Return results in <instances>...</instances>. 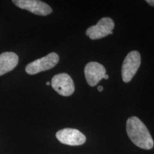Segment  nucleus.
<instances>
[{"instance_id": "1", "label": "nucleus", "mask_w": 154, "mask_h": 154, "mask_svg": "<svg viewBox=\"0 0 154 154\" xmlns=\"http://www.w3.org/2000/svg\"><path fill=\"white\" fill-rule=\"evenodd\" d=\"M126 132L131 140L145 150L153 149L154 142L146 125L138 117H130L126 121Z\"/></svg>"}, {"instance_id": "8", "label": "nucleus", "mask_w": 154, "mask_h": 154, "mask_svg": "<svg viewBox=\"0 0 154 154\" xmlns=\"http://www.w3.org/2000/svg\"><path fill=\"white\" fill-rule=\"evenodd\" d=\"M86 80L88 85L95 86L102 79L104 78L106 74L105 67L101 63L91 61L86 65L84 69Z\"/></svg>"}, {"instance_id": "13", "label": "nucleus", "mask_w": 154, "mask_h": 154, "mask_svg": "<svg viewBox=\"0 0 154 154\" xmlns=\"http://www.w3.org/2000/svg\"><path fill=\"white\" fill-rule=\"evenodd\" d=\"M46 84H47V86H49V85H50V84H51V83H50V82H47V83H46Z\"/></svg>"}, {"instance_id": "7", "label": "nucleus", "mask_w": 154, "mask_h": 154, "mask_svg": "<svg viewBox=\"0 0 154 154\" xmlns=\"http://www.w3.org/2000/svg\"><path fill=\"white\" fill-rule=\"evenodd\" d=\"M61 143L69 146H81L86 142V138L82 132L74 128H63L56 134Z\"/></svg>"}, {"instance_id": "2", "label": "nucleus", "mask_w": 154, "mask_h": 154, "mask_svg": "<svg viewBox=\"0 0 154 154\" xmlns=\"http://www.w3.org/2000/svg\"><path fill=\"white\" fill-rule=\"evenodd\" d=\"M59 61V57L57 53H50L45 57L29 63L26 66L25 70L27 74L34 75L52 69L57 64Z\"/></svg>"}, {"instance_id": "5", "label": "nucleus", "mask_w": 154, "mask_h": 154, "mask_svg": "<svg viewBox=\"0 0 154 154\" xmlns=\"http://www.w3.org/2000/svg\"><path fill=\"white\" fill-rule=\"evenodd\" d=\"M51 84L58 94L63 96H71L75 90L74 81L66 73L55 75L51 79Z\"/></svg>"}, {"instance_id": "10", "label": "nucleus", "mask_w": 154, "mask_h": 154, "mask_svg": "<svg viewBox=\"0 0 154 154\" xmlns=\"http://www.w3.org/2000/svg\"><path fill=\"white\" fill-rule=\"evenodd\" d=\"M146 2L149 4V5L152 6V7H154V0H147Z\"/></svg>"}, {"instance_id": "4", "label": "nucleus", "mask_w": 154, "mask_h": 154, "mask_svg": "<svg viewBox=\"0 0 154 154\" xmlns=\"http://www.w3.org/2000/svg\"><path fill=\"white\" fill-rule=\"evenodd\" d=\"M114 22L112 19L109 17H103L100 19L96 25L90 26L86 30V34L91 39H99L109 34H112Z\"/></svg>"}, {"instance_id": "12", "label": "nucleus", "mask_w": 154, "mask_h": 154, "mask_svg": "<svg viewBox=\"0 0 154 154\" xmlns=\"http://www.w3.org/2000/svg\"><path fill=\"white\" fill-rule=\"evenodd\" d=\"M103 79H109V76H108L107 74H106L104 78H103Z\"/></svg>"}, {"instance_id": "9", "label": "nucleus", "mask_w": 154, "mask_h": 154, "mask_svg": "<svg viewBox=\"0 0 154 154\" xmlns=\"http://www.w3.org/2000/svg\"><path fill=\"white\" fill-rule=\"evenodd\" d=\"M19 57L14 52H4L0 54V76L13 70L17 66Z\"/></svg>"}, {"instance_id": "11", "label": "nucleus", "mask_w": 154, "mask_h": 154, "mask_svg": "<svg viewBox=\"0 0 154 154\" xmlns=\"http://www.w3.org/2000/svg\"><path fill=\"white\" fill-rule=\"evenodd\" d=\"M97 89H98V91L101 92V91H102L103 90V86H99V87H98Z\"/></svg>"}, {"instance_id": "3", "label": "nucleus", "mask_w": 154, "mask_h": 154, "mask_svg": "<svg viewBox=\"0 0 154 154\" xmlns=\"http://www.w3.org/2000/svg\"><path fill=\"white\" fill-rule=\"evenodd\" d=\"M140 65V54L138 51H132L127 54L123 62L121 75L123 81L128 83L136 74Z\"/></svg>"}, {"instance_id": "6", "label": "nucleus", "mask_w": 154, "mask_h": 154, "mask_svg": "<svg viewBox=\"0 0 154 154\" xmlns=\"http://www.w3.org/2000/svg\"><path fill=\"white\" fill-rule=\"evenodd\" d=\"M12 2L20 9H26L40 16H47L52 12V9L49 5L38 0H14Z\"/></svg>"}]
</instances>
